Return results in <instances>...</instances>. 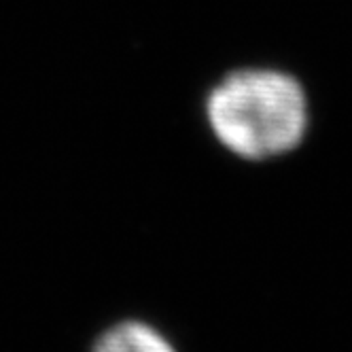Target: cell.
Instances as JSON below:
<instances>
[{"mask_svg": "<svg viewBox=\"0 0 352 352\" xmlns=\"http://www.w3.org/2000/svg\"><path fill=\"white\" fill-rule=\"evenodd\" d=\"M94 352H176L164 333L140 320L115 324L94 346Z\"/></svg>", "mask_w": 352, "mask_h": 352, "instance_id": "2", "label": "cell"}, {"mask_svg": "<svg viewBox=\"0 0 352 352\" xmlns=\"http://www.w3.org/2000/svg\"><path fill=\"white\" fill-rule=\"evenodd\" d=\"M204 115L212 136L248 162L283 157L304 142L310 125L306 89L276 68H238L208 91Z\"/></svg>", "mask_w": 352, "mask_h": 352, "instance_id": "1", "label": "cell"}]
</instances>
